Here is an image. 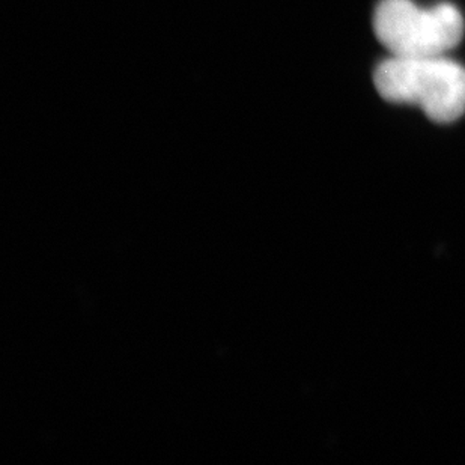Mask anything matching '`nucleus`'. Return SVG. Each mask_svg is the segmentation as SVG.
I'll return each mask as SVG.
<instances>
[{"label":"nucleus","instance_id":"1","mask_svg":"<svg viewBox=\"0 0 465 465\" xmlns=\"http://www.w3.org/2000/svg\"><path fill=\"white\" fill-rule=\"evenodd\" d=\"M373 82L384 100L417 105L434 123L465 114V68L448 57L393 56L377 66Z\"/></svg>","mask_w":465,"mask_h":465},{"label":"nucleus","instance_id":"2","mask_svg":"<svg viewBox=\"0 0 465 465\" xmlns=\"http://www.w3.org/2000/svg\"><path fill=\"white\" fill-rule=\"evenodd\" d=\"M373 29L393 56H443L462 40L464 18L452 4L420 8L413 0H381Z\"/></svg>","mask_w":465,"mask_h":465}]
</instances>
